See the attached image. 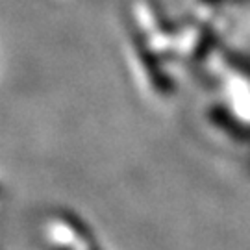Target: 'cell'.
<instances>
[{"label": "cell", "mask_w": 250, "mask_h": 250, "mask_svg": "<svg viewBox=\"0 0 250 250\" xmlns=\"http://www.w3.org/2000/svg\"><path fill=\"white\" fill-rule=\"evenodd\" d=\"M39 250H100V247L78 217L54 211L39 224Z\"/></svg>", "instance_id": "1"}]
</instances>
